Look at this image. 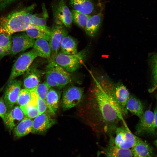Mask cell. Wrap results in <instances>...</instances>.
<instances>
[{
  "mask_svg": "<svg viewBox=\"0 0 157 157\" xmlns=\"http://www.w3.org/2000/svg\"><path fill=\"white\" fill-rule=\"evenodd\" d=\"M115 83L108 76L93 78L86 97L83 109L85 121L94 132L113 134L124 116L114 98Z\"/></svg>",
  "mask_w": 157,
  "mask_h": 157,
  "instance_id": "obj_1",
  "label": "cell"
},
{
  "mask_svg": "<svg viewBox=\"0 0 157 157\" xmlns=\"http://www.w3.org/2000/svg\"><path fill=\"white\" fill-rule=\"evenodd\" d=\"M33 6L12 13L0 19V31L12 35L13 33L25 31L29 24L30 20L28 13Z\"/></svg>",
  "mask_w": 157,
  "mask_h": 157,
  "instance_id": "obj_2",
  "label": "cell"
},
{
  "mask_svg": "<svg viewBox=\"0 0 157 157\" xmlns=\"http://www.w3.org/2000/svg\"><path fill=\"white\" fill-rule=\"evenodd\" d=\"M45 77L51 88H62L71 81L69 72L51 60L47 66Z\"/></svg>",
  "mask_w": 157,
  "mask_h": 157,
  "instance_id": "obj_3",
  "label": "cell"
},
{
  "mask_svg": "<svg viewBox=\"0 0 157 157\" xmlns=\"http://www.w3.org/2000/svg\"><path fill=\"white\" fill-rule=\"evenodd\" d=\"M110 136L109 143L123 149H131L135 144L138 138L125 124L117 127Z\"/></svg>",
  "mask_w": 157,
  "mask_h": 157,
  "instance_id": "obj_4",
  "label": "cell"
},
{
  "mask_svg": "<svg viewBox=\"0 0 157 157\" xmlns=\"http://www.w3.org/2000/svg\"><path fill=\"white\" fill-rule=\"evenodd\" d=\"M86 49L74 54L58 53L51 60L67 72H73L78 69L83 63L87 55Z\"/></svg>",
  "mask_w": 157,
  "mask_h": 157,
  "instance_id": "obj_5",
  "label": "cell"
},
{
  "mask_svg": "<svg viewBox=\"0 0 157 157\" xmlns=\"http://www.w3.org/2000/svg\"><path fill=\"white\" fill-rule=\"evenodd\" d=\"M38 56L33 49L20 55L13 65L8 82L24 74Z\"/></svg>",
  "mask_w": 157,
  "mask_h": 157,
  "instance_id": "obj_6",
  "label": "cell"
},
{
  "mask_svg": "<svg viewBox=\"0 0 157 157\" xmlns=\"http://www.w3.org/2000/svg\"><path fill=\"white\" fill-rule=\"evenodd\" d=\"M65 26L56 24L51 31L49 44L51 51V60L58 53L63 39L67 35L68 31Z\"/></svg>",
  "mask_w": 157,
  "mask_h": 157,
  "instance_id": "obj_7",
  "label": "cell"
},
{
  "mask_svg": "<svg viewBox=\"0 0 157 157\" xmlns=\"http://www.w3.org/2000/svg\"><path fill=\"white\" fill-rule=\"evenodd\" d=\"M83 93V88L75 86L70 87L65 90L62 100L63 109H69L78 104L82 99Z\"/></svg>",
  "mask_w": 157,
  "mask_h": 157,
  "instance_id": "obj_8",
  "label": "cell"
},
{
  "mask_svg": "<svg viewBox=\"0 0 157 157\" xmlns=\"http://www.w3.org/2000/svg\"><path fill=\"white\" fill-rule=\"evenodd\" d=\"M53 14L56 24L69 28L73 21L72 15L64 0H60L54 7Z\"/></svg>",
  "mask_w": 157,
  "mask_h": 157,
  "instance_id": "obj_9",
  "label": "cell"
},
{
  "mask_svg": "<svg viewBox=\"0 0 157 157\" xmlns=\"http://www.w3.org/2000/svg\"><path fill=\"white\" fill-rule=\"evenodd\" d=\"M22 82L13 79L8 82L5 92L4 101L8 110L11 109L17 102L21 90Z\"/></svg>",
  "mask_w": 157,
  "mask_h": 157,
  "instance_id": "obj_10",
  "label": "cell"
},
{
  "mask_svg": "<svg viewBox=\"0 0 157 157\" xmlns=\"http://www.w3.org/2000/svg\"><path fill=\"white\" fill-rule=\"evenodd\" d=\"M139 118L140 121L136 128V134H154L156 129L154 123V113L150 110H147Z\"/></svg>",
  "mask_w": 157,
  "mask_h": 157,
  "instance_id": "obj_11",
  "label": "cell"
},
{
  "mask_svg": "<svg viewBox=\"0 0 157 157\" xmlns=\"http://www.w3.org/2000/svg\"><path fill=\"white\" fill-rule=\"evenodd\" d=\"M12 44L10 54L15 55L33 47L35 40L25 33L18 34L12 37Z\"/></svg>",
  "mask_w": 157,
  "mask_h": 157,
  "instance_id": "obj_12",
  "label": "cell"
},
{
  "mask_svg": "<svg viewBox=\"0 0 157 157\" xmlns=\"http://www.w3.org/2000/svg\"><path fill=\"white\" fill-rule=\"evenodd\" d=\"M55 123L50 115L44 113L35 117L33 121L31 132L35 134L44 133Z\"/></svg>",
  "mask_w": 157,
  "mask_h": 157,
  "instance_id": "obj_13",
  "label": "cell"
},
{
  "mask_svg": "<svg viewBox=\"0 0 157 157\" xmlns=\"http://www.w3.org/2000/svg\"><path fill=\"white\" fill-rule=\"evenodd\" d=\"M130 95L127 88L123 83L119 82L115 83L114 90V98L124 116L128 112L126 106Z\"/></svg>",
  "mask_w": 157,
  "mask_h": 157,
  "instance_id": "obj_14",
  "label": "cell"
},
{
  "mask_svg": "<svg viewBox=\"0 0 157 157\" xmlns=\"http://www.w3.org/2000/svg\"><path fill=\"white\" fill-rule=\"evenodd\" d=\"M24 115L20 106H16L8 111L3 119L6 127L13 130L23 119Z\"/></svg>",
  "mask_w": 157,
  "mask_h": 157,
  "instance_id": "obj_15",
  "label": "cell"
},
{
  "mask_svg": "<svg viewBox=\"0 0 157 157\" xmlns=\"http://www.w3.org/2000/svg\"><path fill=\"white\" fill-rule=\"evenodd\" d=\"M131 149L133 157H151L153 154L151 147L139 138L135 144Z\"/></svg>",
  "mask_w": 157,
  "mask_h": 157,
  "instance_id": "obj_16",
  "label": "cell"
},
{
  "mask_svg": "<svg viewBox=\"0 0 157 157\" xmlns=\"http://www.w3.org/2000/svg\"><path fill=\"white\" fill-rule=\"evenodd\" d=\"M106 157H133L131 149H123L109 143L102 151Z\"/></svg>",
  "mask_w": 157,
  "mask_h": 157,
  "instance_id": "obj_17",
  "label": "cell"
},
{
  "mask_svg": "<svg viewBox=\"0 0 157 157\" xmlns=\"http://www.w3.org/2000/svg\"><path fill=\"white\" fill-rule=\"evenodd\" d=\"M102 17L101 13L91 16L84 29L88 35L92 37L96 35L101 26Z\"/></svg>",
  "mask_w": 157,
  "mask_h": 157,
  "instance_id": "obj_18",
  "label": "cell"
},
{
  "mask_svg": "<svg viewBox=\"0 0 157 157\" xmlns=\"http://www.w3.org/2000/svg\"><path fill=\"white\" fill-rule=\"evenodd\" d=\"M70 4L74 10L89 15L94 9V5L92 0H69Z\"/></svg>",
  "mask_w": 157,
  "mask_h": 157,
  "instance_id": "obj_19",
  "label": "cell"
},
{
  "mask_svg": "<svg viewBox=\"0 0 157 157\" xmlns=\"http://www.w3.org/2000/svg\"><path fill=\"white\" fill-rule=\"evenodd\" d=\"M31 92L32 98L27 104L20 106L24 115L30 119L35 118L40 115L36 104L37 94L34 91Z\"/></svg>",
  "mask_w": 157,
  "mask_h": 157,
  "instance_id": "obj_20",
  "label": "cell"
},
{
  "mask_svg": "<svg viewBox=\"0 0 157 157\" xmlns=\"http://www.w3.org/2000/svg\"><path fill=\"white\" fill-rule=\"evenodd\" d=\"M33 47L38 56L51 59V51L48 41L44 39H37L35 40Z\"/></svg>",
  "mask_w": 157,
  "mask_h": 157,
  "instance_id": "obj_21",
  "label": "cell"
},
{
  "mask_svg": "<svg viewBox=\"0 0 157 157\" xmlns=\"http://www.w3.org/2000/svg\"><path fill=\"white\" fill-rule=\"evenodd\" d=\"M128 112L140 118L144 113L143 107L141 102L137 98L133 95H130L126 106Z\"/></svg>",
  "mask_w": 157,
  "mask_h": 157,
  "instance_id": "obj_22",
  "label": "cell"
},
{
  "mask_svg": "<svg viewBox=\"0 0 157 157\" xmlns=\"http://www.w3.org/2000/svg\"><path fill=\"white\" fill-rule=\"evenodd\" d=\"M33 120L28 117L23 119L13 129L15 136L20 138L31 132Z\"/></svg>",
  "mask_w": 157,
  "mask_h": 157,
  "instance_id": "obj_23",
  "label": "cell"
},
{
  "mask_svg": "<svg viewBox=\"0 0 157 157\" xmlns=\"http://www.w3.org/2000/svg\"><path fill=\"white\" fill-rule=\"evenodd\" d=\"M60 52L68 55L77 53V43L76 40L70 36H66L62 42Z\"/></svg>",
  "mask_w": 157,
  "mask_h": 157,
  "instance_id": "obj_24",
  "label": "cell"
},
{
  "mask_svg": "<svg viewBox=\"0 0 157 157\" xmlns=\"http://www.w3.org/2000/svg\"><path fill=\"white\" fill-rule=\"evenodd\" d=\"M60 96L56 90L50 89L46 97V101L48 108L53 114H55L59 106Z\"/></svg>",
  "mask_w": 157,
  "mask_h": 157,
  "instance_id": "obj_25",
  "label": "cell"
},
{
  "mask_svg": "<svg viewBox=\"0 0 157 157\" xmlns=\"http://www.w3.org/2000/svg\"><path fill=\"white\" fill-rule=\"evenodd\" d=\"M26 34L33 39H44L49 41L50 34L43 30L31 24H29L25 31Z\"/></svg>",
  "mask_w": 157,
  "mask_h": 157,
  "instance_id": "obj_26",
  "label": "cell"
},
{
  "mask_svg": "<svg viewBox=\"0 0 157 157\" xmlns=\"http://www.w3.org/2000/svg\"><path fill=\"white\" fill-rule=\"evenodd\" d=\"M73 21L80 27L85 29L91 15L73 10L71 11Z\"/></svg>",
  "mask_w": 157,
  "mask_h": 157,
  "instance_id": "obj_27",
  "label": "cell"
},
{
  "mask_svg": "<svg viewBox=\"0 0 157 157\" xmlns=\"http://www.w3.org/2000/svg\"><path fill=\"white\" fill-rule=\"evenodd\" d=\"M24 81V86L26 90H31L35 89L40 82L39 77L33 72L28 73Z\"/></svg>",
  "mask_w": 157,
  "mask_h": 157,
  "instance_id": "obj_28",
  "label": "cell"
},
{
  "mask_svg": "<svg viewBox=\"0 0 157 157\" xmlns=\"http://www.w3.org/2000/svg\"><path fill=\"white\" fill-rule=\"evenodd\" d=\"M12 35L0 31V46L7 55L10 54L12 47Z\"/></svg>",
  "mask_w": 157,
  "mask_h": 157,
  "instance_id": "obj_29",
  "label": "cell"
},
{
  "mask_svg": "<svg viewBox=\"0 0 157 157\" xmlns=\"http://www.w3.org/2000/svg\"><path fill=\"white\" fill-rule=\"evenodd\" d=\"M29 12L28 13V15L30 20V24L37 26L50 34L51 30L47 25L45 19L32 14Z\"/></svg>",
  "mask_w": 157,
  "mask_h": 157,
  "instance_id": "obj_30",
  "label": "cell"
},
{
  "mask_svg": "<svg viewBox=\"0 0 157 157\" xmlns=\"http://www.w3.org/2000/svg\"><path fill=\"white\" fill-rule=\"evenodd\" d=\"M151 76L154 85L157 86V52L154 53L149 59Z\"/></svg>",
  "mask_w": 157,
  "mask_h": 157,
  "instance_id": "obj_31",
  "label": "cell"
},
{
  "mask_svg": "<svg viewBox=\"0 0 157 157\" xmlns=\"http://www.w3.org/2000/svg\"><path fill=\"white\" fill-rule=\"evenodd\" d=\"M32 98V94L30 90L22 89L20 92L16 103L20 106H24L28 104Z\"/></svg>",
  "mask_w": 157,
  "mask_h": 157,
  "instance_id": "obj_32",
  "label": "cell"
},
{
  "mask_svg": "<svg viewBox=\"0 0 157 157\" xmlns=\"http://www.w3.org/2000/svg\"><path fill=\"white\" fill-rule=\"evenodd\" d=\"M51 87L45 81L39 84L33 90L36 94L41 98L46 101L47 94Z\"/></svg>",
  "mask_w": 157,
  "mask_h": 157,
  "instance_id": "obj_33",
  "label": "cell"
},
{
  "mask_svg": "<svg viewBox=\"0 0 157 157\" xmlns=\"http://www.w3.org/2000/svg\"><path fill=\"white\" fill-rule=\"evenodd\" d=\"M36 100L37 107L40 115L45 112L48 108L46 101L42 99L37 94Z\"/></svg>",
  "mask_w": 157,
  "mask_h": 157,
  "instance_id": "obj_34",
  "label": "cell"
},
{
  "mask_svg": "<svg viewBox=\"0 0 157 157\" xmlns=\"http://www.w3.org/2000/svg\"><path fill=\"white\" fill-rule=\"evenodd\" d=\"M8 111L4 100L0 98V117L3 119Z\"/></svg>",
  "mask_w": 157,
  "mask_h": 157,
  "instance_id": "obj_35",
  "label": "cell"
},
{
  "mask_svg": "<svg viewBox=\"0 0 157 157\" xmlns=\"http://www.w3.org/2000/svg\"><path fill=\"white\" fill-rule=\"evenodd\" d=\"M154 125L156 129H157V108L154 110Z\"/></svg>",
  "mask_w": 157,
  "mask_h": 157,
  "instance_id": "obj_36",
  "label": "cell"
},
{
  "mask_svg": "<svg viewBox=\"0 0 157 157\" xmlns=\"http://www.w3.org/2000/svg\"><path fill=\"white\" fill-rule=\"evenodd\" d=\"M7 54L0 46V59L2 58Z\"/></svg>",
  "mask_w": 157,
  "mask_h": 157,
  "instance_id": "obj_37",
  "label": "cell"
},
{
  "mask_svg": "<svg viewBox=\"0 0 157 157\" xmlns=\"http://www.w3.org/2000/svg\"><path fill=\"white\" fill-rule=\"evenodd\" d=\"M155 144L157 148V139L155 141Z\"/></svg>",
  "mask_w": 157,
  "mask_h": 157,
  "instance_id": "obj_38",
  "label": "cell"
},
{
  "mask_svg": "<svg viewBox=\"0 0 157 157\" xmlns=\"http://www.w3.org/2000/svg\"><path fill=\"white\" fill-rule=\"evenodd\" d=\"M157 157V156H156V157Z\"/></svg>",
  "mask_w": 157,
  "mask_h": 157,
  "instance_id": "obj_39",
  "label": "cell"
},
{
  "mask_svg": "<svg viewBox=\"0 0 157 157\" xmlns=\"http://www.w3.org/2000/svg\"></svg>",
  "mask_w": 157,
  "mask_h": 157,
  "instance_id": "obj_40",
  "label": "cell"
}]
</instances>
